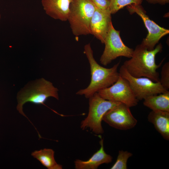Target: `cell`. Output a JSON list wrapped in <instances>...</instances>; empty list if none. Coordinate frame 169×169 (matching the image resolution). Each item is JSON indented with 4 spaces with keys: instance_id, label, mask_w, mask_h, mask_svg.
I'll return each instance as SVG.
<instances>
[{
    "instance_id": "cell-12",
    "label": "cell",
    "mask_w": 169,
    "mask_h": 169,
    "mask_svg": "<svg viewBox=\"0 0 169 169\" xmlns=\"http://www.w3.org/2000/svg\"><path fill=\"white\" fill-rule=\"evenodd\" d=\"M73 0H42L46 14L52 18L63 21L68 20L70 5Z\"/></svg>"
},
{
    "instance_id": "cell-19",
    "label": "cell",
    "mask_w": 169,
    "mask_h": 169,
    "mask_svg": "<svg viewBox=\"0 0 169 169\" xmlns=\"http://www.w3.org/2000/svg\"><path fill=\"white\" fill-rule=\"evenodd\" d=\"M159 82L162 86L166 90L169 89V62L165 63L162 67L161 77Z\"/></svg>"
},
{
    "instance_id": "cell-14",
    "label": "cell",
    "mask_w": 169,
    "mask_h": 169,
    "mask_svg": "<svg viewBox=\"0 0 169 169\" xmlns=\"http://www.w3.org/2000/svg\"><path fill=\"white\" fill-rule=\"evenodd\" d=\"M156 130L165 140H169V112L152 110L147 116Z\"/></svg>"
},
{
    "instance_id": "cell-9",
    "label": "cell",
    "mask_w": 169,
    "mask_h": 169,
    "mask_svg": "<svg viewBox=\"0 0 169 169\" xmlns=\"http://www.w3.org/2000/svg\"><path fill=\"white\" fill-rule=\"evenodd\" d=\"M127 8L131 14L136 13L141 18L148 30V34L141 44L148 50L153 49L160 39L169 33V30L160 27L150 19L141 4H131L127 6Z\"/></svg>"
},
{
    "instance_id": "cell-20",
    "label": "cell",
    "mask_w": 169,
    "mask_h": 169,
    "mask_svg": "<svg viewBox=\"0 0 169 169\" xmlns=\"http://www.w3.org/2000/svg\"><path fill=\"white\" fill-rule=\"evenodd\" d=\"M95 6L102 10L109 9L110 0H90Z\"/></svg>"
},
{
    "instance_id": "cell-15",
    "label": "cell",
    "mask_w": 169,
    "mask_h": 169,
    "mask_svg": "<svg viewBox=\"0 0 169 169\" xmlns=\"http://www.w3.org/2000/svg\"><path fill=\"white\" fill-rule=\"evenodd\" d=\"M144 100V105L152 110L169 112L168 91L149 96Z\"/></svg>"
},
{
    "instance_id": "cell-2",
    "label": "cell",
    "mask_w": 169,
    "mask_h": 169,
    "mask_svg": "<svg viewBox=\"0 0 169 169\" xmlns=\"http://www.w3.org/2000/svg\"><path fill=\"white\" fill-rule=\"evenodd\" d=\"M84 53L90 65L91 81L87 87L79 90L76 94L89 98L100 90L110 86L116 82L120 76L118 69L120 62L110 68L101 66L94 58L90 43L84 46Z\"/></svg>"
},
{
    "instance_id": "cell-3",
    "label": "cell",
    "mask_w": 169,
    "mask_h": 169,
    "mask_svg": "<svg viewBox=\"0 0 169 169\" xmlns=\"http://www.w3.org/2000/svg\"><path fill=\"white\" fill-rule=\"evenodd\" d=\"M95 8L90 0H73L67 20L74 35L91 34L90 23Z\"/></svg>"
},
{
    "instance_id": "cell-18",
    "label": "cell",
    "mask_w": 169,
    "mask_h": 169,
    "mask_svg": "<svg viewBox=\"0 0 169 169\" xmlns=\"http://www.w3.org/2000/svg\"><path fill=\"white\" fill-rule=\"evenodd\" d=\"M133 154L127 151L120 150L116 161L111 167V169H126L127 163L128 159Z\"/></svg>"
},
{
    "instance_id": "cell-7",
    "label": "cell",
    "mask_w": 169,
    "mask_h": 169,
    "mask_svg": "<svg viewBox=\"0 0 169 169\" xmlns=\"http://www.w3.org/2000/svg\"><path fill=\"white\" fill-rule=\"evenodd\" d=\"M120 75L129 82L137 99L139 101L153 95L167 91L159 82H156L145 77H135L131 75L122 65L119 70Z\"/></svg>"
},
{
    "instance_id": "cell-13",
    "label": "cell",
    "mask_w": 169,
    "mask_h": 169,
    "mask_svg": "<svg viewBox=\"0 0 169 169\" xmlns=\"http://www.w3.org/2000/svg\"><path fill=\"white\" fill-rule=\"evenodd\" d=\"M100 149L95 152L88 160L84 161L77 159L74 161V166L76 169H96L102 164L111 162L112 157L105 151L103 145V140L100 141Z\"/></svg>"
},
{
    "instance_id": "cell-4",
    "label": "cell",
    "mask_w": 169,
    "mask_h": 169,
    "mask_svg": "<svg viewBox=\"0 0 169 169\" xmlns=\"http://www.w3.org/2000/svg\"><path fill=\"white\" fill-rule=\"evenodd\" d=\"M58 90L52 83L44 78L38 80L32 86L20 92L18 94V104L17 109L19 113L26 117L33 125L23 111V106L26 103L30 102L35 104L43 105L47 99L52 97L59 99Z\"/></svg>"
},
{
    "instance_id": "cell-21",
    "label": "cell",
    "mask_w": 169,
    "mask_h": 169,
    "mask_svg": "<svg viewBox=\"0 0 169 169\" xmlns=\"http://www.w3.org/2000/svg\"><path fill=\"white\" fill-rule=\"evenodd\" d=\"M149 3L151 4H159L161 5H164L169 2V0H146Z\"/></svg>"
},
{
    "instance_id": "cell-11",
    "label": "cell",
    "mask_w": 169,
    "mask_h": 169,
    "mask_svg": "<svg viewBox=\"0 0 169 169\" xmlns=\"http://www.w3.org/2000/svg\"><path fill=\"white\" fill-rule=\"evenodd\" d=\"M109 9L102 10L96 7L90 23L91 34L104 44L111 22Z\"/></svg>"
},
{
    "instance_id": "cell-5",
    "label": "cell",
    "mask_w": 169,
    "mask_h": 169,
    "mask_svg": "<svg viewBox=\"0 0 169 169\" xmlns=\"http://www.w3.org/2000/svg\"><path fill=\"white\" fill-rule=\"evenodd\" d=\"M89 99L88 114L81 121L80 127L83 130L89 129L96 134H103L104 130L101 123L104 115L109 110L121 103L105 100L97 92Z\"/></svg>"
},
{
    "instance_id": "cell-17",
    "label": "cell",
    "mask_w": 169,
    "mask_h": 169,
    "mask_svg": "<svg viewBox=\"0 0 169 169\" xmlns=\"http://www.w3.org/2000/svg\"><path fill=\"white\" fill-rule=\"evenodd\" d=\"M143 0H110L109 9L111 14L116 13L125 6L133 4H140Z\"/></svg>"
},
{
    "instance_id": "cell-1",
    "label": "cell",
    "mask_w": 169,
    "mask_h": 169,
    "mask_svg": "<svg viewBox=\"0 0 169 169\" xmlns=\"http://www.w3.org/2000/svg\"><path fill=\"white\" fill-rule=\"evenodd\" d=\"M162 49L161 44L152 50H148L141 44L138 45L134 50L130 59L125 61L122 65L133 77H145L154 82H159V74L157 70L161 67L164 60L157 64L155 57L161 51Z\"/></svg>"
},
{
    "instance_id": "cell-10",
    "label": "cell",
    "mask_w": 169,
    "mask_h": 169,
    "mask_svg": "<svg viewBox=\"0 0 169 169\" xmlns=\"http://www.w3.org/2000/svg\"><path fill=\"white\" fill-rule=\"evenodd\" d=\"M130 108L120 103L109 110L104 115L102 120L117 129L126 130L134 128L137 121L132 115Z\"/></svg>"
},
{
    "instance_id": "cell-6",
    "label": "cell",
    "mask_w": 169,
    "mask_h": 169,
    "mask_svg": "<svg viewBox=\"0 0 169 169\" xmlns=\"http://www.w3.org/2000/svg\"><path fill=\"white\" fill-rule=\"evenodd\" d=\"M120 33V31L115 30L110 22L104 43L105 49L100 59V62L103 65L107 66L120 56L131 57L134 49L124 44Z\"/></svg>"
},
{
    "instance_id": "cell-22",
    "label": "cell",
    "mask_w": 169,
    "mask_h": 169,
    "mask_svg": "<svg viewBox=\"0 0 169 169\" xmlns=\"http://www.w3.org/2000/svg\"><path fill=\"white\" fill-rule=\"evenodd\" d=\"M1 18V14L0 13V20Z\"/></svg>"
},
{
    "instance_id": "cell-16",
    "label": "cell",
    "mask_w": 169,
    "mask_h": 169,
    "mask_svg": "<svg viewBox=\"0 0 169 169\" xmlns=\"http://www.w3.org/2000/svg\"><path fill=\"white\" fill-rule=\"evenodd\" d=\"M54 151L52 149L44 148L32 152L31 155L48 169H62V165L58 164L54 157Z\"/></svg>"
},
{
    "instance_id": "cell-8",
    "label": "cell",
    "mask_w": 169,
    "mask_h": 169,
    "mask_svg": "<svg viewBox=\"0 0 169 169\" xmlns=\"http://www.w3.org/2000/svg\"><path fill=\"white\" fill-rule=\"evenodd\" d=\"M97 93L105 100L123 103L129 107L136 106L139 101L128 81L120 75L113 84L100 90Z\"/></svg>"
}]
</instances>
